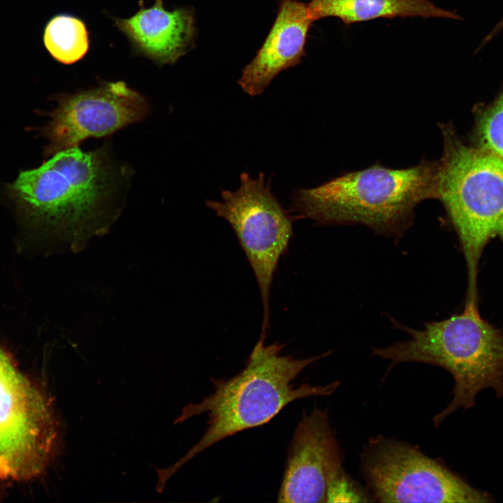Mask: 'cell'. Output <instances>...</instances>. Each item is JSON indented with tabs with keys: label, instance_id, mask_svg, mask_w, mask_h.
Masks as SVG:
<instances>
[{
	"label": "cell",
	"instance_id": "cell-1",
	"mask_svg": "<svg viewBox=\"0 0 503 503\" xmlns=\"http://www.w3.org/2000/svg\"><path fill=\"white\" fill-rule=\"evenodd\" d=\"M131 176L107 143L89 151L75 147L21 172L8 191L29 221L79 252L117 219Z\"/></svg>",
	"mask_w": 503,
	"mask_h": 503
},
{
	"label": "cell",
	"instance_id": "cell-2",
	"mask_svg": "<svg viewBox=\"0 0 503 503\" xmlns=\"http://www.w3.org/2000/svg\"><path fill=\"white\" fill-rule=\"evenodd\" d=\"M284 344H266L259 337L244 368L228 379H213L214 391L201 401L190 402L181 410L174 424L201 414L207 418L201 438L175 463L156 468V489L163 490L167 481L183 465L204 450L226 437L270 422L292 402L312 396H328L340 381L329 384H302L293 381L309 365L331 351L306 358L282 354Z\"/></svg>",
	"mask_w": 503,
	"mask_h": 503
},
{
	"label": "cell",
	"instance_id": "cell-3",
	"mask_svg": "<svg viewBox=\"0 0 503 503\" xmlns=\"http://www.w3.org/2000/svg\"><path fill=\"white\" fill-rule=\"evenodd\" d=\"M438 161L423 158L402 169L379 163L340 175L317 187L297 189L291 207L323 225L362 224L398 238L413 224L416 207L437 198Z\"/></svg>",
	"mask_w": 503,
	"mask_h": 503
},
{
	"label": "cell",
	"instance_id": "cell-4",
	"mask_svg": "<svg viewBox=\"0 0 503 503\" xmlns=\"http://www.w3.org/2000/svg\"><path fill=\"white\" fill-rule=\"evenodd\" d=\"M400 326L408 339L372 348V353L390 362L388 372L400 363L416 362L452 375V400L433 416L435 427L460 408L472 407L483 389L493 388L503 397V332L484 320L478 307L465 305L461 314L426 323L420 330Z\"/></svg>",
	"mask_w": 503,
	"mask_h": 503
},
{
	"label": "cell",
	"instance_id": "cell-5",
	"mask_svg": "<svg viewBox=\"0 0 503 503\" xmlns=\"http://www.w3.org/2000/svg\"><path fill=\"white\" fill-rule=\"evenodd\" d=\"M443 152L438 160L437 198L445 209L465 259V305H478L477 275L483 249L503 243V158L464 143L451 124H440Z\"/></svg>",
	"mask_w": 503,
	"mask_h": 503
},
{
	"label": "cell",
	"instance_id": "cell-6",
	"mask_svg": "<svg viewBox=\"0 0 503 503\" xmlns=\"http://www.w3.org/2000/svg\"><path fill=\"white\" fill-rule=\"evenodd\" d=\"M59 432L48 398L0 345V479L40 476L57 455Z\"/></svg>",
	"mask_w": 503,
	"mask_h": 503
},
{
	"label": "cell",
	"instance_id": "cell-7",
	"mask_svg": "<svg viewBox=\"0 0 503 503\" xmlns=\"http://www.w3.org/2000/svg\"><path fill=\"white\" fill-rule=\"evenodd\" d=\"M360 471L372 497L380 502H490L418 447L383 435L372 437L360 454Z\"/></svg>",
	"mask_w": 503,
	"mask_h": 503
},
{
	"label": "cell",
	"instance_id": "cell-8",
	"mask_svg": "<svg viewBox=\"0 0 503 503\" xmlns=\"http://www.w3.org/2000/svg\"><path fill=\"white\" fill-rule=\"evenodd\" d=\"M240 181L236 191H221L222 201L207 200L206 205L229 223L251 265L263 304L261 336L265 337L274 274L292 238L293 222L299 217L281 205L263 173L253 178L243 172Z\"/></svg>",
	"mask_w": 503,
	"mask_h": 503
},
{
	"label": "cell",
	"instance_id": "cell-9",
	"mask_svg": "<svg viewBox=\"0 0 503 503\" xmlns=\"http://www.w3.org/2000/svg\"><path fill=\"white\" fill-rule=\"evenodd\" d=\"M150 105L124 81L103 82L96 87L61 95L43 129L48 155L79 145L88 138L113 133L143 121Z\"/></svg>",
	"mask_w": 503,
	"mask_h": 503
},
{
	"label": "cell",
	"instance_id": "cell-10",
	"mask_svg": "<svg viewBox=\"0 0 503 503\" xmlns=\"http://www.w3.org/2000/svg\"><path fill=\"white\" fill-rule=\"evenodd\" d=\"M343 467L327 410L303 413L289 447L277 502H326L328 481Z\"/></svg>",
	"mask_w": 503,
	"mask_h": 503
},
{
	"label": "cell",
	"instance_id": "cell-11",
	"mask_svg": "<svg viewBox=\"0 0 503 503\" xmlns=\"http://www.w3.org/2000/svg\"><path fill=\"white\" fill-rule=\"evenodd\" d=\"M112 18L134 52L159 66L174 64L194 47L196 20L190 6L168 10L163 0H155L129 18Z\"/></svg>",
	"mask_w": 503,
	"mask_h": 503
},
{
	"label": "cell",
	"instance_id": "cell-12",
	"mask_svg": "<svg viewBox=\"0 0 503 503\" xmlns=\"http://www.w3.org/2000/svg\"><path fill=\"white\" fill-rule=\"evenodd\" d=\"M313 22L307 3L281 0L264 42L242 70L238 81L242 89L251 96L261 95L279 73L300 63Z\"/></svg>",
	"mask_w": 503,
	"mask_h": 503
},
{
	"label": "cell",
	"instance_id": "cell-13",
	"mask_svg": "<svg viewBox=\"0 0 503 503\" xmlns=\"http://www.w3.org/2000/svg\"><path fill=\"white\" fill-rule=\"evenodd\" d=\"M307 6L314 22L334 17L345 24L398 17L459 18L428 0H311Z\"/></svg>",
	"mask_w": 503,
	"mask_h": 503
},
{
	"label": "cell",
	"instance_id": "cell-14",
	"mask_svg": "<svg viewBox=\"0 0 503 503\" xmlns=\"http://www.w3.org/2000/svg\"><path fill=\"white\" fill-rule=\"evenodd\" d=\"M44 45L57 61L72 64L81 60L89 51L90 39L85 23L69 14H59L47 24Z\"/></svg>",
	"mask_w": 503,
	"mask_h": 503
},
{
	"label": "cell",
	"instance_id": "cell-15",
	"mask_svg": "<svg viewBox=\"0 0 503 503\" xmlns=\"http://www.w3.org/2000/svg\"><path fill=\"white\" fill-rule=\"evenodd\" d=\"M475 134L478 146L503 158V91L479 115Z\"/></svg>",
	"mask_w": 503,
	"mask_h": 503
},
{
	"label": "cell",
	"instance_id": "cell-16",
	"mask_svg": "<svg viewBox=\"0 0 503 503\" xmlns=\"http://www.w3.org/2000/svg\"><path fill=\"white\" fill-rule=\"evenodd\" d=\"M503 28V17L500 20V22L498 23V24L495 27L493 31L490 34L489 36L486 38V41L490 40L495 34L497 33L501 29Z\"/></svg>",
	"mask_w": 503,
	"mask_h": 503
}]
</instances>
